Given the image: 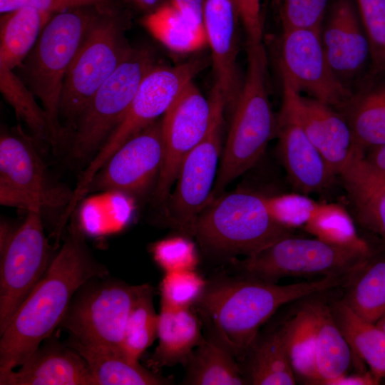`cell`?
Instances as JSON below:
<instances>
[{
  "label": "cell",
  "instance_id": "1",
  "mask_svg": "<svg viewBox=\"0 0 385 385\" xmlns=\"http://www.w3.org/2000/svg\"><path fill=\"white\" fill-rule=\"evenodd\" d=\"M76 214L44 275L0 334V378L20 366L51 337L81 287L107 275L106 268L89 252Z\"/></svg>",
  "mask_w": 385,
  "mask_h": 385
},
{
  "label": "cell",
  "instance_id": "2",
  "mask_svg": "<svg viewBox=\"0 0 385 385\" xmlns=\"http://www.w3.org/2000/svg\"><path fill=\"white\" fill-rule=\"evenodd\" d=\"M346 277H327L280 285L241 274L207 281L192 307L215 336L242 363L264 325L279 308L340 286Z\"/></svg>",
  "mask_w": 385,
  "mask_h": 385
},
{
  "label": "cell",
  "instance_id": "15",
  "mask_svg": "<svg viewBox=\"0 0 385 385\" xmlns=\"http://www.w3.org/2000/svg\"><path fill=\"white\" fill-rule=\"evenodd\" d=\"M211 114L210 99L203 96L193 81L182 89L164 113V157L153 193L157 202L167 205L181 164L205 135Z\"/></svg>",
  "mask_w": 385,
  "mask_h": 385
},
{
  "label": "cell",
  "instance_id": "36",
  "mask_svg": "<svg viewBox=\"0 0 385 385\" xmlns=\"http://www.w3.org/2000/svg\"><path fill=\"white\" fill-rule=\"evenodd\" d=\"M304 228L315 237L335 245L374 250L359 235L348 212L337 204H319Z\"/></svg>",
  "mask_w": 385,
  "mask_h": 385
},
{
  "label": "cell",
  "instance_id": "45",
  "mask_svg": "<svg viewBox=\"0 0 385 385\" xmlns=\"http://www.w3.org/2000/svg\"><path fill=\"white\" fill-rule=\"evenodd\" d=\"M380 380L369 371L351 375H342L328 381L326 385H375L380 384Z\"/></svg>",
  "mask_w": 385,
  "mask_h": 385
},
{
  "label": "cell",
  "instance_id": "17",
  "mask_svg": "<svg viewBox=\"0 0 385 385\" xmlns=\"http://www.w3.org/2000/svg\"><path fill=\"white\" fill-rule=\"evenodd\" d=\"M282 91L279 115L299 125L332 172L340 175L359 152L345 119L332 106L304 97L286 83H282Z\"/></svg>",
  "mask_w": 385,
  "mask_h": 385
},
{
  "label": "cell",
  "instance_id": "21",
  "mask_svg": "<svg viewBox=\"0 0 385 385\" xmlns=\"http://www.w3.org/2000/svg\"><path fill=\"white\" fill-rule=\"evenodd\" d=\"M278 153L292 185L304 194L329 187L334 174L299 125L279 115Z\"/></svg>",
  "mask_w": 385,
  "mask_h": 385
},
{
  "label": "cell",
  "instance_id": "29",
  "mask_svg": "<svg viewBox=\"0 0 385 385\" xmlns=\"http://www.w3.org/2000/svg\"><path fill=\"white\" fill-rule=\"evenodd\" d=\"M333 318L351 352L379 380L385 378V332L360 317L341 299L328 301Z\"/></svg>",
  "mask_w": 385,
  "mask_h": 385
},
{
  "label": "cell",
  "instance_id": "14",
  "mask_svg": "<svg viewBox=\"0 0 385 385\" xmlns=\"http://www.w3.org/2000/svg\"><path fill=\"white\" fill-rule=\"evenodd\" d=\"M278 64L283 83L334 108L352 93L328 63L321 29L282 28Z\"/></svg>",
  "mask_w": 385,
  "mask_h": 385
},
{
  "label": "cell",
  "instance_id": "18",
  "mask_svg": "<svg viewBox=\"0 0 385 385\" xmlns=\"http://www.w3.org/2000/svg\"><path fill=\"white\" fill-rule=\"evenodd\" d=\"M238 18L230 0H205L203 24L211 50L215 86L223 96L225 109L232 112L243 83L237 66Z\"/></svg>",
  "mask_w": 385,
  "mask_h": 385
},
{
  "label": "cell",
  "instance_id": "26",
  "mask_svg": "<svg viewBox=\"0 0 385 385\" xmlns=\"http://www.w3.org/2000/svg\"><path fill=\"white\" fill-rule=\"evenodd\" d=\"M242 362L248 384L293 385L297 384L289 359L283 323L258 333Z\"/></svg>",
  "mask_w": 385,
  "mask_h": 385
},
{
  "label": "cell",
  "instance_id": "20",
  "mask_svg": "<svg viewBox=\"0 0 385 385\" xmlns=\"http://www.w3.org/2000/svg\"><path fill=\"white\" fill-rule=\"evenodd\" d=\"M20 366L0 378V384L97 385L83 357L54 339L41 345Z\"/></svg>",
  "mask_w": 385,
  "mask_h": 385
},
{
  "label": "cell",
  "instance_id": "33",
  "mask_svg": "<svg viewBox=\"0 0 385 385\" xmlns=\"http://www.w3.org/2000/svg\"><path fill=\"white\" fill-rule=\"evenodd\" d=\"M0 90L36 140L56 145L64 140L34 94L13 70L0 66Z\"/></svg>",
  "mask_w": 385,
  "mask_h": 385
},
{
  "label": "cell",
  "instance_id": "11",
  "mask_svg": "<svg viewBox=\"0 0 385 385\" xmlns=\"http://www.w3.org/2000/svg\"><path fill=\"white\" fill-rule=\"evenodd\" d=\"M92 281L74 295L59 326L81 343L122 349L127 321L142 284Z\"/></svg>",
  "mask_w": 385,
  "mask_h": 385
},
{
  "label": "cell",
  "instance_id": "46",
  "mask_svg": "<svg viewBox=\"0 0 385 385\" xmlns=\"http://www.w3.org/2000/svg\"><path fill=\"white\" fill-rule=\"evenodd\" d=\"M205 0H170V2L185 15L203 22Z\"/></svg>",
  "mask_w": 385,
  "mask_h": 385
},
{
  "label": "cell",
  "instance_id": "24",
  "mask_svg": "<svg viewBox=\"0 0 385 385\" xmlns=\"http://www.w3.org/2000/svg\"><path fill=\"white\" fill-rule=\"evenodd\" d=\"M68 345L86 361L97 385H163L171 381L146 369L122 349L83 344L69 338Z\"/></svg>",
  "mask_w": 385,
  "mask_h": 385
},
{
  "label": "cell",
  "instance_id": "7",
  "mask_svg": "<svg viewBox=\"0 0 385 385\" xmlns=\"http://www.w3.org/2000/svg\"><path fill=\"white\" fill-rule=\"evenodd\" d=\"M376 251L342 247L317 237L292 234L232 262L241 274L277 283L287 277H346Z\"/></svg>",
  "mask_w": 385,
  "mask_h": 385
},
{
  "label": "cell",
  "instance_id": "8",
  "mask_svg": "<svg viewBox=\"0 0 385 385\" xmlns=\"http://www.w3.org/2000/svg\"><path fill=\"white\" fill-rule=\"evenodd\" d=\"M123 26L118 15L103 9L67 71L60 100L59 122L61 118L66 120L72 130L91 97L130 49L125 41Z\"/></svg>",
  "mask_w": 385,
  "mask_h": 385
},
{
  "label": "cell",
  "instance_id": "25",
  "mask_svg": "<svg viewBox=\"0 0 385 385\" xmlns=\"http://www.w3.org/2000/svg\"><path fill=\"white\" fill-rule=\"evenodd\" d=\"M158 338V345L148 360L155 371L178 364L185 365L204 337L200 321L192 308L160 307Z\"/></svg>",
  "mask_w": 385,
  "mask_h": 385
},
{
  "label": "cell",
  "instance_id": "37",
  "mask_svg": "<svg viewBox=\"0 0 385 385\" xmlns=\"http://www.w3.org/2000/svg\"><path fill=\"white\" fill-rule=\"evenodd\" d=\"M206 284L195 270L165 272L160 285L161 307L192 308Z\"/></svg>",
  "mask_w": 385,
  "mask_h": 385
},
{
  "label": "cell",
  "instance_id": "5",
  "mask_svg": "<svg viewBox=\"0 0 385 385\" xmlns=\"http://www.w3.org/2000/svg\"><path fill=\"white\" fill-rule=\"evenodd\" d=\"M270 215L264 196L237 191L210 202L194 227L201 247L220 257L252 255L292 234Z\"/></svg>",
  "mask_w": 385,
  "mask_h": 385
},
{
  "label": "cell",
  "instance_id": "35",
  "mask_svg": "<svg viewBox=\"0 0 385 385\" xmlns=\"http://www.w3.org/2000/svg\"><path fill=\"white\" fill-rule=\"evenodd\" d=\"M153 287L142 284L130 312L122 344L124 354L138 361L158 337L159 314L155 312Z\"/></svg>",
  "mask_w": 385,
  "mask_h": 385
},
{
  "label": "cell",
  "instance_id": "13",
  "mask_svg": "<svg viewBox=\"0 0 385 385\" xmlns=\"http://www.w3.org/2000/svg\"><path fill=\"white\" fill-rule=\"evenodd\" d=\"M0 334L51 264L42 212L29 211L0 250Z\"/></svg>",
  "mask_w": 385,
  "mask_h": 385
},
{
  "label": "cell",
  "instance_id": "19",
  "mask_svg": "<svg viewBox=\"0 0 385 385\" xmlns=\"http://www.w3.org/2000/svg\"><path fill=\"white\" fill-rule=\"evenodd\" d=\"M321 38L332 70L349 89L370 59L367 38L351 0L335 1Z\"/></svg>",
  "mask_w": 385,
  "mask_h": 385
},
{
  "label": "cell",
  "instance_id": "3",
  "mask_svg": "<svg viewBox=\"0 0 385 385\" xmlns=\"http://www.w3.org/2000/svg\"><path fill=\"white\" fill-rule=\"evenodd\" d=\"M247 71L212 193V199L260 159L277 131L268 96L267 58L262 41L247 42Z\"/></svg>",
  "mask_w": 385,
  "mask_h": 385
},
{
  "label": "cell",
  "instance_id": "12",
  "mask_svg": "<svg viewBox=\"0 0 385 385\" xmlns=\"http://www.w3.org/2000/svg\"><path fill=\"white\" fill-rule=\"evenodd\" d=\"M210 101L212 114L208 130L183 161L166 205L172 224L187 234L193 235L198 216L211 202L218 170L225 103L215 86Z\"/></svg>",
  "mask_w": 385,
  "mask_h": 385
},
{
  "label": "cell",
  "instance_id": "34",
  "mask_svg": "<svg viewBox=\"0 0 385 385\" xmlns=\"http://www.w3.org/2000/svg\"><path fill=\"white\" fill-rule=\"evenodd\" d=\"M283 323L287 348L297 379L307 384H319L315 364V342L310 315L302 305Z\"/></svg>",
  "mask_w": 385,
  "mask_h": 385
},
{
  "label": "cell",
  "instance_id": "47",
  "mask_svg": "<svg viewBox=\"0 0 385 385\" xmlns=\"http://www.w3.org/2000/svg\"><path fill=\"white\" fill-rule=\"evenodd\" d=\"M143 9H151L155 7L160 0H133Z\"/></svg>",
  "mask_w": 385,
  "mask_h": 385
},
{
  "label": "cell",
  "instance_id": "22",
  "mask_svg": "<svg viewBox=\"0 0 385 385\" xmlns=\"http://www.w3.org/2000/svg\"><path fill=\"white\" fill-rule=\"evenodd\" d=\"M320 293L307 297L302 304L309 312L313 325L315 364L319 384L326 385L328 381L346 374L352 352L333 318L328 301L319 297Z\"/></svg>",
  "mask_w": 385,
  "mask_h": 385
},
{
  "label": "cell",
  "instance_id": "28",
  "mask_svg": "<svg viewBox=\"0 0 385 385\" xmlns=\"http://www.w3.org/2000/svg\"><path fill=\"white\" fill-rule=\"evenodd\" d=\"M341 299L354 312L372 323L385 314V252L376 250L342 284Z\"/></svg>",
  "mask_w": 385,
  "mask_h": 385
},
{
  "label": "cell",
  "instance_id": "31",
  "mask_svg": "<svg viewBox=\"0 0 385 385\" xmlns=\"http://www.w3.org/2000/svg\"><path fill=\"white\" fill-rule=\"evenodd\" d=\"M53 16L31 7L3 14L0 21V66L11 70L19 67Z\"/></svg>",
  "mask_w": 385,
  "mask_h": 385
},
{
  "label": "cell",
  "instance_id": "39",
  "mask_svg": "<svg viewBox=\"0 0 385 385\" xmlns=\"http://www.w3.org/2000/svg\"><path fill=\"white\" fill-rule=\"evenodd\" d=\"M264 199L272 217L291 230L304 227L319 205L302 194H283Z\"/></svg>",
  "mask_w": 385,
  "mask_h": 385
},
{
  "label": "cell",
  "instance_id": "30",
  "mask_svg": "<svg viewBox=\"0 0 385 385\" xmlns=\"http://www.w3.org/2000/svg\"><path fill=\"white\" fill-rule=\"evenodd\" d=\"M185 365V384H248L241 364L211 333L193 350Z\"/></svg>",
  "mask_w": 385,
  "mask_h": 385
},
{
  "label": "cell",
  "instance_id": "16",
  "mask_svg": "<svg viewBox=\"0 0 385 385\" xmlns=\"http://www.w3.org/2000/svg\"><path fill=\"white\" fill-rule=\"evenodd\" d=\"M164 157L162 119L123 143L94 175L85 195L96 191L140 195L156 184Z\"/></svg>",
  "mask_w": 385,
  "mask_h": 385
},
{
  "label": "cell",
  "instance_id": "42",
  "mask_svg": "<svg viewBox=\"0 0 385 385\" xmlns=\"http://www.w3.org/2000/svg\"><path fill=\"white\" fill-rule=\"evenodd\" d=\"M247 34V42L262 41V24L260 0H230Z\"/></svg>",
  "mask_w": 385,
  "mask_h": 385
},
{
  "label": "cell",
  "instance_id": "23",
  "mask_svg": "<svg viewBox=\"0 0 385 385\" xmlns=\"http://www.w3.org/2000/svg\"><path fill=\"white\" fill-rule=\"evenodd\" d=\"M356 153L339 175L357 222L385 242V178L371 172Z\"/></svg>",
  "mask_w": 385,
  "mask_h": 385
},
{
  "label": "cell",
  "instance_id": "27",
  "mask_svg": "<svg viewBox=\"0 0 385 385\" xmlns=\"http://www.w3.org/2000/svg\"><path fill=\"white\" fill-rule=\"evenodd\" d=\"M335 109L345 119L355 147L363 155L385 143V86L352 92Z\"/></svg>",
  "mask_w": 385,
  "mask_h": 385
},
{
  "label": "cell",
  "instance_id": "6",
  "mask_svg": "<svg viewBox=\"0 0 385 385\" xmlns=\"http://www.w3.org/2000/svg\"><path fill=\"white\" fill-rule=\"evenodd\" d=\"M197 58L175 66H154L144 76L121 120L79 177L73 190L70 206L74 207L85 196L94 175L127 140L164 115L182 89L210 63Z\"/></svg>",
  "mask_w": 385,
  "mask_h": 385
},
{
  "label": "cell",
  "instance_id": "41",
  "mask_svg": "<svg viewBox=\"0 0 385 385\" xmlns=\"http://www.w3.org/2000/svg\"><path fill=\"white\" fill-rule=\"evenodd\" d=\"M282 28L322 29L327 0H275Z\"/></svg>",
  "mask_w": 385,
  "mask_h": 385
},
{
  "label": "cell",
  "instance_id": "10",
  "mask_svg": "<svg viewBox=\"0 0 385 385\" xmlns=\"http://www.w3.org/2000/svg\"><path fill=\"white\" fill-rule=\"evenodd\" d=\"M70 190L54 181L34 143L23 133L0 138V203L29 211L68 206Z\"/></svg>",
  "mask_w": 385,
  "mask_h": 385
},
{
  "label": "cell",
  "instance_id": "9",
  "mask_svg": "<svg viewBox=\"0 0 385 385\" xmlns=\"http://www.w3.org/2000/svg\"><path fill=\"white\" fill-rule=\"evenodd\" d=\"M154 66L149 50L130 48L78 118L71 135L73 158L86 160L94 156L123 118L143 78Z\"/></svg>",
  "mask_w": 385,
  "mask_h": 385
},
{
  "label": "cell",
  "instance_id": "32",
  "mask_svg": "<svg viewBox=\"0 0 385 385\" xmlns=\"http://www.w3.org/2000/svg\"><path fill=\"white\" fill-rule=\"evenodd\" d=\"M143 24L155 38L175 52H195L207 44L203 22L185 15L170 2L153 9Z\"/></svg>",
  "mask_w": 385,
  "mask_h": 385
},
{
  "label": "cell",
  "instance_id": "4",
  "mask_svg": "<svg viewBox=\"0 0 385 385\" xmlns=\"http://www.w3.org/2000/svg\"><path fill=\"white\" fill-rule=\"evenodd\" d=\"M103 9L93 4L75 6L53 15L22 63L19 77L41 102L63 138L59 122L63 81L90 27Z\"/></svg>",
  "mask_w": 385,
  "mask_h": 385
},
{
  "label": "cell",
  "instance_id": "44",
  "mask_svg": "<svg viewBox=\"0 0 385 385\" xmlns=\"http://www.w3.org/2000/svg\"><path fill=\"white\" fill-rule=\"evenodd\" d=\"M361 159L371 172L385 178V143L366 153Z\"/></svg>",
  "mask_w": 385,
  "mask_h": 385
},
{
  "label": "cell",
  "instance_id": "48",
  "mask_svg": "<svg viewBox=\"0 0 385 385\" xmlns=\"http://www.w3.org/2000/svg\"><path fill=\"white\" fill-rule=\"evenodd\" d=\"M376 324L385 332V314L376 322Z\"/></svg>",
  "mask_w": 385,
  "mask_h": 385
},
{
  "label": "cell",
  "instance_id": "43",
  "mask_svg": "<svg viewBox=\"0 0 385 385\" xmlns=\"http://www.w3.org/2000/svg\"><path fill=\"white\" fill-rule=\"evenodd\" d=\"M96 0H0L1 14L24 7H31L53 14L72 7L93 4Z\"/></svg>",
  "mask_w": 385,
  "mask_h": 385
},
{
  "label": "cell",
  "instance_id": "38",
  "mask_svg": "<svg viewBox=\"0 0 385 385\" xmlns=\"http://www.w3.org/2000/svg\"><path fill=\"white\" fill-rule=\"evenodd\" d=\"M373 69L385 73V0H357Z\"/></svg>",
  "mask_w": 385,
  "mask_h": 385
},
{
  "label": "cell",
  "instance_id": "40",
  "mask_svg": "<svg viewBox=\"0 0 385 385\" xmlns=\"http://www.w3.org/2000/svg\"><path fill=\"white\" fill-rule=\"evenodd\" d=\"M153 257L165 272L193 270L198 264L194 244L183 237L158 242L153 247Z\"/></svg>",
  "mask_w": 385,
  "mask_h": 385
}]
</instances>
